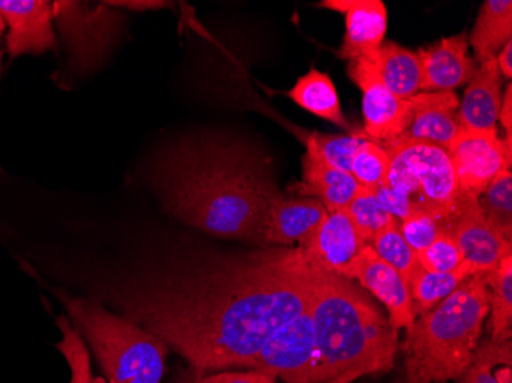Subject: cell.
Listing matches in <instances>:
<instances>
[{"label": "cell", "mask_w": 512, "mask_h": 383, "mask_svg": "<svg viewBox=\"0 0 512 383\" xmlns=\"http://www.w3.org/2000/svg\"><path fill=\"white\" fill-rule=\"evenodd\" d=\"M301 247L204 256L123 275L106 298L195 370L249 368L270 336L309 307L318 279Z\"/></svg>", "instance_id": "obj_1"}, {"label": "cell", "mask_w": 512, "mask_h": 383, "mask_svg": "<svg viewBox=\"0 0 512 383\" xmlns=\"http://www.w3.org/2000/svg\"><path fill=\"white\" fill-rule=\"evenodd\" d=\"M143 178L181 223L218 238L264 244L279 194L272 160L243 138L195 134L158 149Z\"/></svg>", "instance_id": "obj_2"}, {"label": "cell", "mask_w": 512, "mask_h": 383, "mask_svg": "<svg viewBox=\"0 0 512 383\" xmlns=\"http://www.w3.org/2000/svg\"><path fill=\"white\" fill-rule=\"evenodd\" d=\"M309 310L318 383H348L393 368L398 330L350 279L319 267Z\"/></svg>", "instance_id": "obj_3"}, {"label": "cell", "mask_w": 512, "mask_h": 383, "mask_svg": "<svg viewBox=\"0 0 512 383\" xmlns=\"http://www.w3.org/2000/svg\"><path fill=\"white\" fill-rule=\"evenodd\" d=\"M488 313V279L477 272L407 328L402 383L459 379L473 359Z\"/></svg>", "instance_id": "obj_4"}, {"label": "cell", "mask_w": 512, "mask_h": 383, "mask_svg": "<svg viewBox=\"0 0 512 383\" xmlns=\"http://www.w3.org/2000/svg\"><path fill=\"white\" fill-rule=\"evenodd\" d=\"M69 321L88 342L109 383H161L169 347L97 298L54 290Z\"/></svg>", "instance_id": "obj_5"}, {"label": "cell", "mask_w": 512, "mask_h": 383, "mask_svg": "<svg viewBox=\"0 0 512 383\" xmlns=\"http://www.w3.org/2000/svg\"><path fill=\"white\" fill-rule=\"evenodd\" d=\"M381 146L390 158L387 180L375 190L384 209L398 221L428 213L447 227L463 198L447 149L407 137Z\"/></svg>", "instance_id": "obj_6"}, {"label": "cell", "mask_w": 512, "mask_h": 383, "mask_svg": "<svg viewBox=\"0 0 512 383\" xmlns=\"http://www.w3.org/2000/svg\"><path fill=\"white\" fill-rule=\"evenodd\" d=\"M249 368L287 383H318V350L309 307L270 336Z\"/></svg>", "instance_id": "obj_7"}, {"label": "cell", "mask_w": 512, "mask_h": 383, "mask_svg": "<svg viewBox=\"0 0 512 383\" xmlns=\"http://www.w3.org/2000/svg\"><path fill=\"white\" fill-rule=\"evenodd\" d=\"M512 146L496 131L460 129L447 148L462 195L479 198L503 171H511Z\"/></svg>", "instance_id": "obj_8"}, {"label": "cell", "mask_w": 512, "mask_h": 383, "mask_svg": "<svg viewBox=\"0 0 512 383\" xmlns=\"http://www.w3.org/2000/svg\"><path fill=\"white\" fill-rule=\"evenodd\" d=\"M376 59L353 60L348 65V76L362 91L365 135L382 145L407 132L413 122V105L410 99H398L385 88Z\"/></svg>", "instance_id": "obj_9"}, {"label": "cell", "mask_w": 512, "mask_h": 383, "mask_svg": "<svg viewBox=\"0 0 512 383\" xmlns=\"http://www.w3.org/2000/svg\"><path fill=\"white\" fill-rule=\"evenodd\" d=\"M450 233L474 272L490 273L506 255L512 253V241L493 226L479 204V198L463 195L459 209L448 221Z\"/></svg>", "instance_id": "obj_10"}, {"label": "cell", "mask_w": 512, "mask_h": 383, "mask_svg": "<svg viewBox=\"0 0 512 383\" xmlns=\"http://www.w3.org/2000/svg\"><path fill=\"white\" fill-rule=\"evenodd\" d=\"M342 276L350 281L355 279L381 301L387 308L390 324L396 330H407L416 321L410 287L393 267L376 255L370 244L362 249Z\"/></svg>", "instance_id": "obj_11"}, {"label": "cell", "mask_w": 512, "mask_h": 383, "mask_svg": "<svg viewBox=\"0 0 512 383\" xmlns=\"http://www.w3.org/2000/svg\"><path fill=\"white\" fill-rule=\"evenodd\" d=\"M0 20L7 27V51L11 60L56 50L53 2L0 0Z\"/></svg>", "instance_id": "obj_12"}, {"label": "cell", "mask_w": 512, "mask_h": 383, "mask_svg": "<svg viewBox=\"0 0 512 383\" xmlns=\"http://www.w3.org/2000/svg\"><path fill=\"white\" fill-rule=\"evenodd\" d=\"M365 243L345 210L327 212L312 238L301 247L307 258L327 272L344 275Z\"/></svg>", "instance_id": "obj_13"}, {"label": "cell", "mask_w": 512, "mask_h": 383, "mask_svg": "<svg viewBox=\"0 0 512 383\" xmlns=\"http://www.w3.org/2000/svg\"><path fill=\"white\" fill-rule=\"evenodd\" d=\"M421 62L422 92L453 91L471 82L477 71L476 60L468 54L467 33L447 37L417 51Z\"/></svg>", "instance_id": "obj_14"}, {"label": "cell", "mask_w": 512, "mask_h": 383, "mask_svg": "<svg viewBox=\"0 0 512 383\" xmlns=\"http://www.w3.org/2000/svg\"><path fill=\"white\" fill-rule=\"evenodd\" d=\"M327 215L315 198H289L279 192L267 213L264 244L302 247L312 238Z\"/></svg>", "instance_id": "obj_15"}, {"label": "cell", "mask_w": 512, "mask_h": 383, "mask_svg": "<svg viewBox=\"0 0 512 383\" xmlns=\"http://www.w3.org/2000/svg\"><path fill=\"white\" fill-rule=\"evenodd\" d=\"M358 181L352 174L336 169L319 154L312 137H307L306 155L302 158V181L298 194L318 198L327 212L345 210L358 194Z\"/></svg>", "instance_id": "obj_16"}, {"label": "cell", "mask_w": 512, "mask_h": 383, "mask_svg": "<svg viewBox=\"0 0 512 383\" xmlns=\"http://www.w3.org/2000/svg\"><path fill=\"white\" fill-rule=\"evenodd\" d=\"M413 122L402 137L427 141L447 149L459 134V99L453 91L417 92L411 97Z\"/></svg>", "instance_id": "obj_17"}, {"label": "cell", "mask_w": 512, "mask_h": 383, "mask_svg": "<svg viewBox=\"0 0 512 383\" xmlns=\"http://www.w3.org/2000/svg\"><path fill=\"white\" fill-rule=\"evenodd\" d=\"M502 106V74L496 57L480 63L468 85L457 120L460 128L471 131H496Z\"/></svg>", "instance_id": "obj_18"}, {"label": "cell", "mask_w": 512, "mask_h": 383, "mask_svg": "<svg viewBox=\"0 0 512 383\" xmlns=\"http://www.w3.org/2000/svg\"><path fill=\"white\" fill-rule=\"evenodd\" d=\"M347 31L339 56L353 62L376 59L387 33V8L381 0H353L345 13Z\"/></svg>", "instance_id": "obj_19"}, {"label": "cell", "mask_w": 512, "mask_h": 383, "mask_svg": "<svg viewBox=\"0 0 512 383\" xmlns=\"http://www.w3.org/2000/svg\"><path fill=\"white\" fill-rule=\"evenodd\" d=\"M512 37L511 0H486L480 8L468 43L473 46L480 63L497 57Z\"/></svg>", "instance_id": "obj_20"}, {"label": "cell", "mask_w": 512, "mask_h": 383, "mask_svg": "<svg viewBox=\"0 0 512 383\" xmlns=\"http://www.w3.org/2000/svg\"><path fill=\"white\" fill-rule=\"evenodd\" d=\"M379 77L385 88L401 100L411 99L421 85V62L414 51L394 42H384L379 48Z\"/></svg>", "instance_id": "obj_21"}, {"label": "cell", "mask_w": 512, "mask_h": 383, "mask_svg": "<svg viewBox=\"0 0 512 383\" xmlns=\"http://www.w3.org/2000/svg\"><path fill=\"white\" fill-rule=\"evenodd\" d=\"M290 99L302 109L312 112L316 117L324 118L327 122L348 129L347 120L339 103L338 92L332 79L318 69H310L306 76L296 82L287 92Z\"/></svg>", "instance_id": "obj_22"}, {"label": "cell", "mask_w": 512, "mask_h": 383, "mask_svg": "<svg viewBox=\"0 0 512 383\" xmlns=\"http://www.w3.org/2000/svg\"><path fill=\"white\" fill-rule=\"evenodd\" d=\"M473 267L467 261L457 267L453 272L433 273L419 269L411 276L410 287L411 301H413L414 315L416 318L425 315L431 308L451 295L457 287L474 275Z\"/></svg>", "instance_id": "obj_23"}, {"label": "cell", "mask_w": 512, "mask_h": 383, "mask_svg": "<svg viewBox=\"0 0 512 383\" xmlns=\"http://www.w3.org/2000/svg\"><path fill=\"white\" fill-rule=\"evenodd\" d=\"M488 279L491 315V341H512V253L500 261Z\"/></svg>", "instance_id": "obj_24"}, {"label": "cell", "mask_w": 512, "mask_h": 383, "mask_svg": "<svg viewBox=\"0 0 512 383\" xmlns=\"http://www.w3.org/2000/svg\"><path fill=\"white\" fill-rule=\"evenodd\" d=\"M459 383H512V341L486 339L477 345Z\"/></svg>", "instance_id": "obj_25"}, {"label": "cell", "mask_w": 512, "mask_h": 383, "mask_svg": "<svg viewBox=\"0 0 512 383\" xmlns=\"http://www.w3.org/2000/svg\"><path fill=\"white\" fill-rule=\"evenodd\" d=\"M375 250L376 255L387 262L388 266L393 267L405 282H410L411 276L419 269L417 253L408 246L401 230H399V221H393L390 226L378 233L370 244Z\"/></svg>", "instance_id": "obj_26"}, {"label": "cell", "mask_w": 512, "mask_h": 383, "mask_svg": "<svg viewBox=\"0 0 512 383\" xmlns=\"http://www.w3.org/2000/svg\"><path fill=\"white\" fill-rule=\"evenodd\" d=\"M57 328L62 333V339L56 344L57 350L62 353L71 370V382L69 383H108L103 377L92 374L89 351L83 342L82 334L74 328L66 316L56 318Z\"/></svg>", "instance_id": "obj_27"}, {"label": "cell", "mask_w": 512, "mask_h": 383, "mask_svg": "<svg viewBox=\"0 0 512 383\" xmlns=\"http://www.w3.org/2000/svg\"><path fill=\"white\" fill-rule=\"evenodd\" d=\"M345 212L352 218L365 243L371 244L373 238L385 227L390 226L396 218L384 209L375 190L361 187L352 203L348 204Z\"/></svg>", "instance_id": "obj_28"}, {"label": "cell", "mask_w": 512, "mask_h": 383, "mask_svg": "<svg viewBox=\"0 0 512 383\" xmlns=\"http://www.w3.org/2000/svg\"><path fill=\"white\" fill-rule=\"evenodd\" d=\"M479 204L486 218L512 241V175L511 171H503L494 178L493 183L483 190Z\"/></svg>", "instance_id": "obj_29"}, {"label": "cell", "mask_w": 512, "mask_h": 383, "mask_svg": "<svg viewBox=\"0 0 512 383\" xmlns=\"http://www.w3.org/2000/svg\"><path fill=\"white\" fill-rule=\"evenodd\" d=\"M388 167L390 158L385 149L379 143L365 138L353 157L350 174L359 186L376 190L387 180Z\"/></svg>", "instance_id": "obj_30"}, {"label": "cell", "mask_w": 512, "mask_h": 383, "mask_svg": "<svg viewBox=\"0 0 512 383\" xmlns=\"http://www.w3.org/2000/svg\"><path fill=\"white\" fill-rule=\"evenodd\" d=\"M310 137H312L319 154L327 163L350 174L353 157H355L356 151L362 145V141L367 138V135L361 134V132L350 135H329L313 132Z\"/></svg>", "instance_id": "obj_31"}, {"label": "cell", "mask_w": 512, "mask_h": 383, "mask_svg": "<svg viewBox=\"0 0 512 383\" xmlns=\"http://www.w3.org/2000/svg\"><path fill=\"white\" fill-rule=\"evenodd\" d=\"M417 261L427 272L447 273L462 266L465 256L450 233L442 232L427 249L417 252Z\"/></svg>", "instance_id": "obj_32"}, {"label": "cell", "mask_w": 512, "mask_h": 383, "mask_svg": "<svg viewBox=\"0 0 512 383\" xmlns=\"http://www.w3.org/2000/svg\"><path fill=\"white\" fill-rule=\"evenodd\" d=\"M399 230L408 246L417 253L433 244L437 236L445 232V226L428 213H411L405 220L399 221Z\"/></svg>", "instance_id": "obj_33"}, {"label": "cell", "mask_w": 512, "mask_h": 383, "mask_svg": "<svg viewBox=\"0 0 512 383\" xmlns=\"http://www.w3.org/2000/svg\"><path fill=\"white\" fill-rule=\"evenodd\" d=\"M195 383H275V377L252 370L249 373L211 374V376L201 377Z\"/></svg>", "instance_id": "obj_34"}, {"label": "cell", "mask_w": 512, "mask_h": 383, "mask_svg": "<svg viewBox=\"0 0 512 383\" xmlns=\"http://www.w3.org/2000/svg\"><path fill=\"white\" fill-rule=\"evenodd\" d=\"M499 120L502 123L503 129L506 131V140L512 143V86L509 83L506 88L505 94L502 97V106H500Z\"/></svg>", "instance_id": "obj_35"}, {"label": "cell", "mask_w": 512, "mask_h": 383, "mask_svg": "<svg viewBox=\"0 0 512 383\" xmlns=\"http://www.w3.org/2000/svg\"><path fill=\"white\" fill-rule=\"evenodd\" d=\"M497 68L505 79H512V42L506 43L496 57Z\"/></svg>", "instance_id": "obj_36"}]
</instances>
